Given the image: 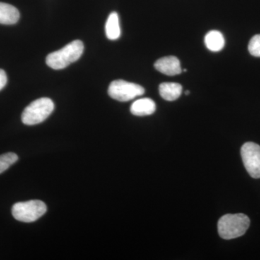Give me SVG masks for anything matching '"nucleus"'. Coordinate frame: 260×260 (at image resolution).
I'll return each instance as SVG.
<instances>
[{
    "mask_svg": "<svg viewBox=\"0 0 260 260\" xmlns=\"http://www.w3.org/2000/svg\"><path fill=\"white\" fill-rule=\"evenodd\" d=\"M84 51L83 43L80 40L70 42L59 50L50 53L46 62L54 70H62L81 57Z\"/></svg>",
    "mask_w": 260,
    "mask_h": 260,
    "instance_id": "f257e3e1",
    "label": "nucleus"
},
{
    "mask_svg": "<svg viewBox=\"0 0 260 260\" xmlns=\"http://www.w3.org/2000/svg\"><path fill=\"white\" fill-rule=\"evenodd\" d=\"M250 225V220L243 213L227 214L219 220V236L223 239H236L242 237Z\"/></svg>",
    "mask_w": 260,
    "mask_h": 260,
    "instance_id": "f03ea898",
    "label": "nucleus"
},
{
    "mask_svg": "<svg viewBox=\"0 0 260 260\" xmlns=\"http://www.w3.org/2000/svg\"><path fill=\"white\" fill-rule=\"evenodd\" d=\"M54 109V104L49 98L34 101L24 109L21 119L25 125L40 124L50 116Z\"/></svg>",
    "mask_w": 260,
    "mask_h": 260,
    "instance_id": "7ed1b4c3",
    "label": "nucleus"
},
{
    "mask_svg": "<svg viewBox=\"0 0 260 260\" xmlns=\"http://www.w3.org/2000/svg\"><path fill=\"white\" fill-rule=\"evenodd\" d=\"M47 205L41 200H29L15 203L12 214L17 220L23 223H31L47 213Z\"/></svg>",
    "mask_w": 260,
    "mask_h": 260,
    "instance_id": "20e7f679",
    "label": "nucleus"
},
{
    "mask_svg": "<svg viewBox=\"0 0 260 260\" xmlns=\"http://www.w3.org/2000/svg\"><path fill=\"white\" fill-rule=\"evenodd\" d=\"M109 96L119 102H126L143 95L145 89L138 84L123 80H116L111 83L108 90Z\"/></svg>",
    "mask_w": 260,
    "mask_h": 260,
    "instance_id": "39448f33",
    "label": "nucleus"
},
{
    "mask_svg": "<svg viewBox=\"0 0 260 260\" xmlns=\"http://www.w3.org/2000/svg\"><path fill=\"white\" fill-rule=\"evenodd\" d=\"M241 155L244 167L249 175L254 179L260 178V146L252 142L243 145Z\"/></svg>",
    "mask_w": 260,
    "mask_h": 260,
    "instance_id": "423d86ee",
    "label": "nucleus"
},
{
    "mask_svg": "<svg viewBox=\"0 0 260 260\" xmlns=\"http://www.w3.org/2000/svg\"><path fill=\"white\" fill-rule=\"evenodd\" d=\"M154 66L158 72L168 76L179 75L182 72L179 59L174 56L160 58L155 61Z\"/></svg>",
    "mask_w": 260,
    "mask_h": 260,
    "instance_id": "0eeeda50",
    "label": "nucleus"
},
{
    "mask_svg": "<svg viewBox=\"0 0 260 260\" xmlns=\"http://www.w3.org/2000/svg\"><path fill=\"white\" fill-rule=\"evenodd\" d=\"M155 110H156V105L155 102L148 98L135 101L130 107V112L132 114L138 116L151 115Z\"/></svg>",
    "mask_w": 260,
    "mask_h": 260,
    "instance_id": "6e6552de",
    "label": "nucleus"
},
{
    "mask_svg": "<svg viewBox=\"0 0 260 260\" xmlns=\"http://www.w3.org/2000/svg\"><path fill=\"white\" fill-rule=\"evenodd\" d=\"M20 19V13L14 6L0 3V24L13 25Z\"/></svg>",
    "mask_w": 260,
    "mask_h": 260,
    "instance_id": "1a4fd4ad",
    "label": "nucleus"
},
{
    "mask_svg": "<svg viewBox=\"0 0 260 260\" xmlns=\"http://www.w3.org/2000/svg\"><path fill=\"white\" fill-rule=\"evenodd\" d=\"M159 93L164 100L174 102L180 97L182 86L177 83H162L159 85Z\"/></svg>",
    "mask_w": 260,
    "mask_h": 260,
    "instance_id": "9d476101",
    "label": "nucleus"
},
{
    "mask_svg": "<svg viewBox=\"0 0 260 260\" xmlns=\"http://www.w3.org/2000/svg\"><path fill=\"white\" fill-rule=\"evenodd\" d=\"M205 44L210 51L218 52L225 46V39L218 30H210L205 37Z\"/></svg>",
    "mask_w": 260,
    "mask_h": 260,
    "instance_id": "9b49d317",
    "label": "nucleus"
},
{
    "mask_svg": "<svg viewBox=\"0 0 260 260\" xmlns=\"http://www.w3.org/2000/svg\"><path fill=\"white\" fill-rule=\"evenodd\" d=\"M106 35L108 39L114 41L119 39L121 36L120 25H119V15L116 12H113L108 17L106 23Z\"/></svg>",
    "mask_w": 260,
    "mask_h": 260,
    "instance_id": "f8f14e48",
    "label": "nucleus"
},
{
    "mask_svg": "<svg viewBox=\"0 0 260 260\" xmlns=\"http://www.w3.org/2000/svg\"><path fill=\"white\" fill-rule=\"evenodd\" d=\"M18 160V156L14 153H5L0 155V174L9 169Z\"/></svg>",
    "mask_w": 260,
    "mask_h": 260,
    "instance_id": "ddd939ff",
    "label": "nucleus"
},
{
    "mask_svg": "<svg viewBox=\"0 0 260 260\" xmlns=\"http://www.w3.org/2000/svg\"><path fill=\"white\" fill-rule=\"evenodd\" d=\"M248 49L251 55L260 57V34L251 38Z\"/></svg>",
    "mask_w": 260,
    "mask_h": 260,
    "instance_id": "4468645a",
    "label": "nucleus"
},
{
    "mask_svg": "<svg viewBox=\"0 0 260 260\" xmlns=\"http://www.w3.org/2000/svg\"><path fill=\"white\" fill-rule=\"evenodd\" d=\"M7 82H8V78H7L6 73L4 70L0 69V90L5 88Z\"/></svg>",
    "mask_w": 260,
    "mask_h": 260,
    "instance_id": "2eb2a0df",
    "label": "nucleus"
},
{
    "mask_svg": "<svg viewBox=\"0 0 260 260\" xmlns=\"http://www.w3.org/2000/svg\"><path fill=\"white\" fill-rule=\"evenodd\" d=\"M189 90H187V91H186V95H189Z\"/></svg>",
    "mask_w": 260,
    "mask_h": 260,
    "instance_id": "dca6fc26",
    "label": "nucleus"
}]
</instances>
